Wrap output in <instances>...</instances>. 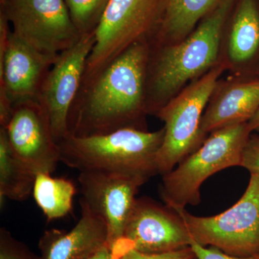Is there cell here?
Here are the masks:
<instances>
[{"mask_svg":"<svg viewBox=\"0 0 259 259\" xmlns=\"http://www.w3.org/2000/svg\"><path fill=\"white\" fill-rule=\"evenodd\" d=\"M76 186L72 181L37 174L34 182V199L49 221L66 217L73 208Z\"/></svg>","mask_w":259,"mask_h":259,"instance_id":"obj_18","label":"cell"},{"mask_svg":"<svg viewBox=\"0 0 259 259\" xmlns=\"http://www.w3.org/2000/svg\"><path fill=\"white\" fill-rule=\"evenodd\" d=\"M251 133L248 122L211 133L195 151L162 175L159 193L165 204L177 211L200 203L204 181L226 168L241 167L243 150Z\"/></svg>","mask_w":259,"mask_h":259,"instance_id":"obj_4","label":"cell"},{"mask_svg":"<svg viewBox=\"0 0 259 259\" xmlns=\"http://www.w3.org/2000/svg\"><path fill=\"white\" fill-rule=\"evenodd\" d=\"M95 32L81 35L76 44L58 55L42 83L39 101L59 144L69 135L70 112L79 95Z\"/></svg>","mask_w":259,"mask_h":259,"instance_id":"obj_10","label":"cell"},{"mask_svg":"<svg viewBox=\"0 0 259 259\" xmlns=\"http://www.w3.org/2000/svg\"><path fill=\"white\" fill-rule=\"evenodd\" d=\"M233 0H221L183 41L163 48L152 66L147 85L148 112H157L187 81L214 67L223 27Z\"/></svg>","mask_w":259,"mask_h":259,"instance_id":"obj_3","label":"cell"},{"mask_svg":"<svg viewBox=\"0 0 259 259\" xmlns=\"http://www.w3.org/2000/svg\"><path fill=\"white\" fill-rule=\"evenodd\" d=\"M193 250L190 246L182 249L160 253H146L135 249H130L124 253L120 259H194Z\"/></svg>","mask_w":259,"mask_h":259,"instance_id":"obj_22","label":"cell"},{"mask_svg":"<svg viewBox=\"0 0 259 259\" xmlns=\"http://www.w3.org/2000/svg\"><path fill=\"white\" fill-rule=\"evenodd\" d=\"M58 56L37 50L10 32L8 42L0 45V93L14 107L39 101L42 83Z\"/></svg>","mask_w":259,"mask_h":259,"instance_id":"obj_13","label":"cell"},{"mask_svg":"<svg viewBox=\"0 0 259 259\" xmlns=\"http://www.w3.org/2000/svg\"><path fill=\"white\" fill-rule=\"evenodd\" d=\"M0 259H41L5 228L0 229Z\"/></svg>","mask_w":259,"mask_h":259,"instance_id":"obj_21","label":"cell"},{"mask_svg":"<svg viewBox=\"0 0 259 259\" xmlns=\"http://www.w3.org/2000/svg\"><path fill=\"white\" fill-rule=\"evenodd\" d=\"M163 0H111L98 28L83 82L96 76L121 53L147 37L161 23Z\"/></svg>","mask_w":259,"mask_h":259,"instance_id":"obj_7","label":"cell"},{"mask_svg":"<svg viewBox=\"0 0 259 259\" xmlns=\"http://www.w3.org/2000/svg\"><path fill=\"white\" fill-rule=\"evenodd\" d=\"M194 259H197V258H196V257H195V258H194Z\"/></svg>","mask_w":259,"mask_h":259,"instance_id":"obj_28","label":"cell"},{"mask_svg":"<svg viewBox=\"0 0 259 259\" xmlns=\"http://www.w3.org/2000/svg\"><path fill=\"white\" fill-rule=\"evenodd\" d=\"M248 123L251 132L253 131L259 132V109Z\"/></svg>","mask_w":259,"mask_h":259,"instance_id":"obj_26","label":"cell"},{"mask_svg":"<svg viewBox=\"0 0 259 259\" xmlns=\"http://www.w3.org/2000/svg\"><path fill=\"white\" fill-rule=\"evenodd\" d=\"M79 222L69 231L50 229L44 232L39 249L41 259H85L107 244L105 221L80 199Z\"/></svg>","mask_w":259,"mask_h":259,"instance_id":"obj_14","label":"cell"},{"mask_svg":"<svg viewBox=\"0 0 259 259\" xmlns=\"http://www.w3.org/2000/svg\"><path fill=\"white\" fill-rule=\"evenodd\" d=\"M228 52L235 62L249 60L259 47V15L254 0H242L230 36Z\"/></svg>","mask_w":259,"mask_h":259,"instance_id":"obj_19","label":"cell"},{"mask_svg":"<svg viewBox=\"0 0 259 259\" xmlns=\"http://www.w3.org/2000/svg\"><path fill=\"white\" fill-rule=\"evenodd\" d=\"M81 200L105 221L108 231L107 244L122 239L136 203L140 187L137 179L101 171H81L78 177Z\"/></svg>","mask_w":259,"mask_h":259,"instance_id":"obj_12","label":"cell"},{"mask_svg":"<svg viewBox=\"0 0 259 259\" xmlns=\"http://www.w3.org/2000/svg\"><path fill=\"white\" fill-rule=\"evenodd\" d=\"M190 247L193 250L197 259H259V255L249 257H239L225 253L215 247H204L196 243L194 240L191 241Z\"/></svg>","mask_w":259,"mask_h":259,"instance_id":"obj_24","label":"cell"},{"mask_svg":"<svg viewBox=\"0 0 259 259\" xmlns=\"http://www.w3.org/2000/svg\"><path fill=\"white\" fill-rule=\"evenodd\" d=\"M250 175L259 176V136H251L243 150L242 166Z\"/></svg>","mask_w":259,"mask_h":259,"instance_id":"obj_23","label":"cell"},{"mask_svg":"<svg viewBox=\"0 0 259 259\" xmlns=\"http://www.w3.org/2000/svg\"><path fill=\"white\" fill-rule=\"evenodd\" d=\"M164 129L122 128L88 136L68 135L59 144L60 161L81 171L119 174L146 183L158 175L157 153Z\"/></svg>","mask_w":259,"mask_h":259,"instance_id":"obj_2","label":"cell"},{"mask_svg":"<svg viewBox=\"0 0 259 259\" xmlns=\"http://www.w3.org/2000/svg\"><path fill=\"white\" fill-rule=\"evenodd\" d=\"M148 40L136 42L82 83L70 112L69 135L106 134L122 128L147 131Z\"/></svg>","mask_w":259,"mask_h":259,"instance_id":"obj_1","label":"cell"},{"mask_svg":"<svg viewBox=\"0 0 259 259\" xmlns=\"http://www.w3.org/2000/svg\"><path fill=\"white\" fill-rule=\"evenodd\" d=\"M6 0H0V5L4 4Z\"/></svg>","mask_w":259,"mask_h":259,"instance_id":"obj_27","label":"cell"},{"mask_svg":"<svg viewBox=\"0 0 259 259\" xmlns=\"http://www.w3.org/2000/svg\"><path fill=\"white\" fill-rule=\"evenodd\" d=\"M221 0H163L160 23L161 41L185 37L204 15Z\"/></svg>","mask_w":259,"mask_h":259,"instance_id":"obj_16","label":"cell"},{"mask_svg":"<svg viewBox=\"0 0 259 259\" xmlns=\"http://www.w3.org/2000/svg\"><path fill=\"white\" fill-rule=\"evenodd\" d=\"M35 174L13 153L6 131L0 127V201H23L32 193Z\"/></svg>","mask_w":259,"mask_h":259,"instance_id":"obj_17","label":"cell"},{"mask_svg":"<svg viewBox=\"0 0 259 259\" xmlns=\"http://www.w3.org/2000/svg\"><path fill=\"white\" fill-rule=\"evenodd\" d=\"M85 259H119L114 255L108 244L104 245L96 252Z\"/></svg>","mask_w":259,"mask_h":259,"instance_id":"obj_25","label":"cell"},{"mask_svg":"<svg viewBox=\"0 0 259 259\" xmlns=\"http://www.w3.org/2000/svg\"><path fill=\"white\" fill-rule=\"evenodd\" d=\"M224 69V65H215L156 112L164 122V137L156 158L159 175L171 171L205 141L201 121Z\"/></svg>","mask_w":259,"mask_h":259,"instance_id":"obj_5","label":"cell"},{"mask_svg":"<svg viewBox=\"0 0 259 259\" xmlns=\"http://www.w3.org/2000/svg\"><path fill=\"white\" fill-rule=\"evenodd\" d=\"M192 240L239 257L259 255V176L250 175L248 187L231 208L211 217L177 210Z\"/></svg>","mask_w":259,"mask_h":259,"instance_id":"obj_6","label":"cell"},{"mask_svg":"<svg viewBox=\"0 0 259 259\" xmlns=\"http://www.w3.org/2000/svg\"><path fill=\"white\" fill-rule=\"evenodd\" d=\"M13 153L35 174L55 171L60 151L40 101L19 104L5 128Z\"/></svg>","mask_w":259,"mask_h":259,"instance_id":"obj_11","label":"cell"},{"mask_svg":"<svg viewBox=\"0 0 259 259\" xmlns=\"http://www.w3.org/2000/svg\"><path fill=\"white\" fill-rule=\"evenodd\" d=\"M259 109V80L235 83L207 107L201 121L202 136L248 122Z\"/></svg>","mask_w":259,"mask_h":259,"instance_id":"obj_15","label":"cell"},{"mask_svg":"<svg viewBox=\"0 0 259 259\" xmlns=\"http://www.w3.org/2000/svg\"><path fill=\"white\" fill-rule=\"evenodd\" d=\"M191 241L185 223L176 210L144 197L136 199L122 239L110 249L120 258L130 249L166 253L190 246Z\"/></svg>","mask_w":259,"mask_h":259,"instance_id":"obj_9","label":"cell"},{"mask_svg":"<svg viewBox=\"0 0 259 259\" xmlns=\"http://www.w3.org/2000/svg\"><path fill=\"white\" fill-rule=\"evenodd\" d=\"M0 11L14 35L49 55H59L81 36L64 0H6Z\"/></svg>","mask_w":259,"mask_h":259,"instance_id":"obj_8","label":"cell"},{"mask_svg":"<svg viewBox=\"0 0 259 259\" xmlns=\"http://www.w3.org/2000/svg\"><path fill=\"white\" fill-rule=\"evenodd\" d=\"M111 0H64L80 35L96 31Z\"/></svg>","mask_w":259,"mask_h":259,"instance_id":"obj_20","label":"cell"}]
</instances>
